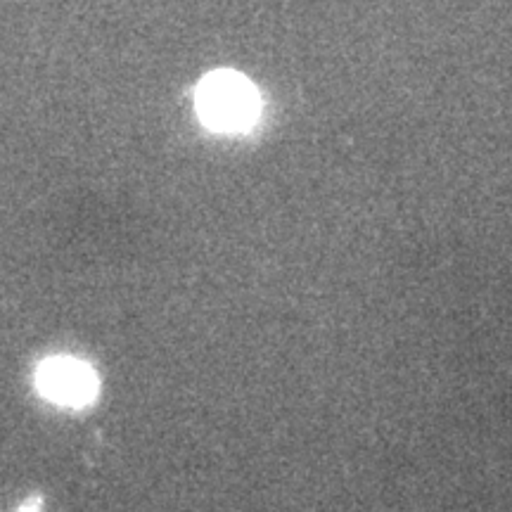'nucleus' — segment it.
<instances>
[{"label":"nucleus","instance_id":"obj_1","mask_svg":"<svg viewBox=\"0 0 512 512\" xmlns=\"http://www.w3.org/2000/svg\"><path fill=\"white\" fill-rule=\"evenodd\" d=\"M197 114L214 131H245L259 114V93L245 76L214 72L197 88Z\"/></svg>","mask_w":512,"mask_h":512},{"label":"nucleus","instance_id":"obj_2","mask_svg":"<svg viewBox=\"0 0 512 512\" xmlns=\"http://www.w3.org/2000/svg\"><path fill=\"white\" fill-rule=\"evenodd\" d=\"M98 375L88 363L69 356L48 358L36 370V389L43 399L81 408L98 396Z\"/></svg>","mask_w":512,"mask_h":512},{"label":"nucleus","instance_id":"obj_3","mask_svg":"<svg viewBox=\"0 0 512 512\" xmlns=\"http://www.w3.org/2000/svg\"><path fill=\"white\" fill-rule=\"evenodd\" d=\"M41 505H43L41 498L34 496V498H29V501L24 503L22 508H19V512H41Z\"/></svg>","mask_w":512,"mask_h":512}]
</instances>
